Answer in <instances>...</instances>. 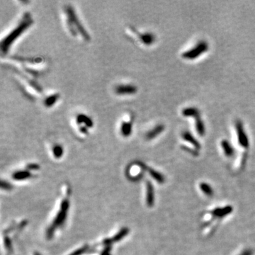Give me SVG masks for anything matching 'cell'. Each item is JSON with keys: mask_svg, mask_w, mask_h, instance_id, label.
Here are the masks:
<instances>
[{"mask_svg": "<svg viewBox=\"0 0 255 255\" xmlns=\"http://www.w3.org/2000/svg\"><path fill=\"white\" fill-rule=\"evenodd\" d=\"M111 247L110 246H106V248L103 250L101 255H111Z\"/></svg>", "mask_w": 255, "mask_h": 255, "instance_id": "21", "label": "cell"}, {"mask_svg": "<svg viewBox=\"0 0 255 255\" xmlns=\"http://www.w3.org/2000/svg\"><path fill=\"white\" fill-rule=\"evenodd\" d=\"M132 126H133V122H132V121H130L128 122L124 121L122 123L121 132L123 137H128L131 134Z\"/></svg>", "mask_w": 255, "mask_h": 255, "instance_id": "9", "label": "cell"}, {"mask_svg": "<svg viewBox=\"0 0 255 255\" xmlns=\"http://www.w3.org/2000/svg\"><path fill=\"white\" fill-rule=\"evenodd\" d=\"M232 211V208L230 205L227 206L223 207V208H215L212 211V215L214 217L217 218H223L225 216H227V215L230 214V213Z\"/></svg>", "mask_w": 255, "mask_h": 255, "instance_id": "7", "label": "cell"}, {"mask_svg": "<svg viewBox=\"0 0 255 255\" xmlns=\"http://www.w3.org/2000/svg\"><path fill=\"white\" fill-rule=\"evenodd\" d=\"M88 248H89V247H88L87 245H84V246L82 247L81 248L77 249V250H75V251L72 252V253L70 254L69 255H81V254H84V252L87 251V250H89Z\"/></svg>", "mask_w": 255, "mask_h": 255, "instance_id": "18", "label": "cell"}, {"mask_svg": "<svg viewBox=\"0 0 255 255\" xmlns=\"http://www.w3.org/2000/svg\"><path fill=\"white\" fill-rule=\"evenodd\" d=\"M1 188L4 190H11L12 188V185L8 181L2 180L1 182Z\"/></svg>", "mask_w": 255, "mask_h": 255, "instance_id": "19", "label": "cell"}, {"mask_svg": "<svg viewBox=\"0 0 255 255\" xmlns=\"http://www.w3.org/2000/svg\"><path fill=\"white\" fill-rule=\"evenodd\" d=\"M70 207V200L69 198H65V199L62 201L60 204V210L58 212L55 218H54L53 221L47 230L46 232V237L48 240H50L53 238L54 233L56 229L62 226L65 223L66 218L67 216L68 210Z\"/></svg>", "mask_w": 255, "mask_h": 255, "instance_id": "2", "label": "cell"}, {"mask_svg": "<svg viewBox=\"0 0 255 255\" xmlns=\"http://www.w3.org/2000/svg\"><path fill=\"white\" fill-rule=\"evenodd\" d=\"M147 170H148L149 175H150L152 177H153L154 179L157 181V182L159 184H162L165 182V179L162 174L153 170V169H151L149 167H147Z\"/></svg>", "mask_w": 255, "mask_h": 255, "instance_id": "10", "label": "cell"}, {"mask_svg": "<svg viewBox=\"0 0 255 255\" xmlns=\"http://www.w3.org/2000/svg\"><path fill=\"white\" fill-rule=\"evenodd\" d=\"M66 14H67V24H69V28L71 33H72L73 36H76L75 29L74 28V26L76 28V30L80 31L81 33V36H82L83 38H84L86 41L89 40V36L88 35L87 31L84 30L83 28L82 24H80V21H79L77 15H76L75 11L73 10L72 7L70 6V5H68L66 7L65 9Z\"/></svg>", "mask_w": 255, "mask_h": 255, "instance_id": "3", "label": "cell"}, {"mask_svg": "<svg viewBox=\"0 0 255 255\" xmlns=\"http://www.w3.org/2000/svg\"><path fill=\"white\" fill-rule=\"evenodd\" d=\"M77 123L79 126L82 123H85L87 127H92L93 126V122L92 120L88 116L83 114L78 115L77 117Z\"/></svg>", "mask_w": 255, "mask_h": 255, "instance_id": "11", "label": "cell"}, {"mask_svg": "<svg viewBox=\"0 0 255 255\" xmlns=\"http://www.w3.org/2000/svg\"><path fill=\"white\" fill-rule=\"evenodd\" d=\"M200 188L202 192L204 193L205 195L208 196V197H212L213 195V189L211 187V186L208 184L207 183L203 182L200 184Z\"/></svg>", "mask_w": 255, "mask_h": 255, "instance_id": "13", "label": "cell"}, {"mask_svg": "<svg viewBox=\"0 0 255 255\" xmlns=\"http://www.w3.org/2000/svg\"><path fill=\"white\" fill-rule=\"evenodd\" d=\"M31 177H33V175L31 173L30 171L27 170L17 171L12 175V178H13L14 180L17 181L25 180L27 179H30Z\"/></svg>", "mask_w": 255, "mask_h": 255, "instance_id": "8", "label": "cell"}, {"mask_svg": "<svg viewBox=\"0 0 255 255\" xmlns=\"http://www.w3.org/2000/svg\"><path fill=\"white\" fill-rule=\"evenodd\" d=\"M222 146L223 151H224V153L227 157H230L233 154V148L230 146V145L227 143V142L224 141L223 143H222Z\"/></svg>", "mask_w": 255, "mask_h": 255, "instance_id": "15", "label": "cell"}, {"mask_svg": "<svg viewBox=\"0 0 255 255\" xmlns=\"http://www.w3.org/2000/svg\"><path fill=\"white\" fill-rule=\"evenodd\" d=\"M53 155L56 159H60L63 155V148L60 145H55L53 148Z\"/></svg>", "mask_w": 255, "mask_h": 255, "instance_id": "16", "label": "cell"}, {"mask_svg": "<svg viewBox=\"0 0 255 255\" xmlns=\"http://www.w3.org/2000/svg\"><path fill=\"white\" fill-rule=\"evenodd\" d=\"M34 255H41V254H39V253H37V252H36V253L34 254Z\"/></svg>", "mask_w": 255, "mask_h": 255, "instance_id": "23", "label": "cell"}, {"mask_svg": "<svg viewBox=\"0 0 255 255\" xmlns=\"http://www.w3.org/2000/svg\"><path fill=\"white\" fill-rule=\"evenodd\" d=\"M128 233L129 229L127 228V227H123V228H122L119 232H117L114 237H111V238H106L103 240L102 244H104L106 245V246H109V245H111L113 243L121 241V240L124 237H126Z\"/></svg>", "mask_w": 255, "mask_h": 255, "instance_id": "5", "label": "cell"}, {"mask_svg": "<svg viewBox=\"0 0 255 255\" xmlns=\"http://www.w3.org/2000/svg\"><path fill=\"white\" fill-rule=\"evenodd\" d=\"M240 255H252V252L250 250H246Z\"/></svg>", "mask_w": 255, "mask_h": 255, "instance_id": "22", "label": "cell"}, {"mask_svg": "<svg viewBox=\"0 0 255 255\" xmlns=\"http://www.w3.org/2000/svg\"><path fill=\"white\" fill-rule=\"evenodd\" d=\"M146 204L148 207H153L154 203V190L153 184L146 181Z\"/></svg>", "mask_w": 255, "mask_h": 255, "instance_id": "6", "label": "cell"}, {"mask_svg": "<svg viewBox=\"0 0 255 255\" xmlns=\"http://www.w3.org/2000/svg\"><path fill=\"white\" fill-rule=\"evenodd\" d=\"M4 246H5L6 247L8 254H11L12 253H13V247H12L11 240L9 238L7 235H5L4 238Z\"/></svg>", "mask_w": 255, "mask_h": 255, "instance_id": "17", "label": "cell"}, {"mask_svg": "<svg viewBox=\"0 0 255 255\" xmlns=\"http://www.w3.org/2000/svg\"><path fill=\"white\" fill-rule=\"evenodd\" d=\"M117 95H133L137 92V87L133 84H121L115 88Z\"/></svg>", "mask_w": 255, "mask_h": 255, "instance_id": "4", "label": "cell"}, {"mask_svg": "<svg viewBox=\"0 0 255 255\" xmlns=\"http://www.w3.org/2000/svg\"><path fill=\"white\" fill-rule=\"evenodd\" d=\"M59 97H60V95L58 94H55L49 96L48 97H47L44 100V105H45L46 107L52 106L53 105L58 101Z\"/></svg>", "mask_w": 255, "mask_h": 255, "instance_id": "14", "label": "cell"}, {"mask_svg": "<svg viewBox=\"0 0 255 255\" xmlns=\"http://www.w3.org/2000/svg\"><path fill=\"white\" fill-rule=\"evenodd\" d=\"M164 129V127L163 126H161V125H159V126H156L154 127V129H152L150 131H149L148 133L146 135V138L148 140H152L157 137V136H158L159 134H160L162 132Z\"/></svg>", "mask_w": 255, "mask_h": 255, "instance_id": "12", "label": "cell"}, {"mask_svg": "<svg viewBox=\"0 0 255 255\" xmlns=\"http://www.w3.org/2000/svg\"><path fill=\"white\" fill-rule=\"evenodd\" d=\"M32 24H33V20H32L30 14L28 13L24 14V18L22 19V20L20 22H19V25L17 26L16 28L6 36V37L4 38L3 40L2 41V53H6L9 48H10L11 44L15 41L17 38H19V36L21 35L22 33H24L28 27H30Z\"/></svg>", "mask_w": 255, "mask_h": 255, "instance_id": "1", "label": "cell"}, {"mask_svg": "<svg viewBox=\"0 0 255 255\" xmlns=\"http://www.w3.org/2000/svg\"><path fill=\"white\" fill-rule=\"evenodd\" d=\"M39 168H40V166L37 164H28V165H26V170L28 171L37 170Z\"/></svg>", "mask_w": 255, "mask_h": 255, "instance_id": "20", "label": "cell"}]
</instances>
